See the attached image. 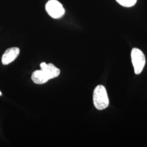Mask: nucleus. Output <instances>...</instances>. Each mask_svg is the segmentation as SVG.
I'll list each match as a JSON object with an SVG mask.
<instances>
[{
  "instance_id": "nucleus-8",
  "label": "nucleus",
  "mask_w": 147,
  "mask_h": 147,
  "mask_svg": "<svg viewBox=\"0 0 147 147\" xmlns=\"http://www.w3.org/2000/svg\"><path fill=\"white\" fill-rule=\"evenodd\" d=\"M2 95V93H1V92L0 91V96H1Z\"/></svg>"
},
{
  "instance_id": "nucleus-3",
  "label": "nucleus",
  "mask_w": 147,
  "mask_h": 147,
  "mask_svg": "<svg viewBox=\"0 0 147 147\" xmlns=\"http://www.w3.org/2000/svg\"><path fill=\"white\" fill-rule=\"evenodd\" d=\"M45 8L48 14L54 19L61 18L65 13L63 5L57 0L49 1L46 4Z\"/></svg>"
},
{
  "instance_id": "nucleus-7",
  "label": "nucleus",
  "mask_w": 147,
  "mask_h": 147,
  "mask_svg": "<svg viewBox=\"0 0 147 147\" xmlns=\"http://www.w3.org/2000/svg\"><path fill=\"white\" fill-rule=\"evenodd\" d=\"M121 5L125 7H130L135 5L137 0H116Z\"/></svg>"
},
{
  "instance_id": "nucleus-2",
  "label": "nucleus",
  "mask_w": 147,
  "mask_h": 147,
  "mask_svg": "<svg viewBox=\"0 0 147 147\" xmlns=\"http://www.w3.org/2000/svg\"><path fill=\"white\" fill-rule=\"evenodd\" d=\"M131 56L135 73L136 74H140L142 72L146 63L144 55L141 50L134 48L132 50Z\"/></svg>"
},
{
  "instance_id": "nucleus-5",
  "label": "nucleus",
  "mask_w": 147,
  "mask_h": 147,
  "mask_svg": "<svg viewBox=\"0 0 147 147\" xmlns=\"http://www.w3.org/2000/svg\"><path fill=\"white\" fill-rule=\"evenodd\" d=\"M40 67L41 69L47 74L50 80L58 77L60 74V70L52 63L47 64L42 62L40 63Z\"/></svg>"
},
{
  "instance_id": "nucleus-6",
  "label": "nucleus",
  "mask_w": 147,
  "mask_h": 147,
  "mask_svg": "<svg viewBox=\"0 0 147 147\" xmlns=\"http://www.w3.org/2000/svg\"><path fill=\"white\" fill-rule=\"evenodd\" d=\"M32 80L36 84H44L50 80L48 76L42 70H37L34 71L31 76Z\"/></svg>"
},
{
  "instance_id": "nucleus-4",
  "label": "nucleus",
  "mask_w": 147,
  "mask_h": 147,
  "mask_svg": "<svg viewBox=\"0 0 147 147\" xmlns=\"http://www.w3.org/2000/svg\"><path fill=\"white\" fill-rule=\"evenodd\" d=\"M20 53V49L18 47H13L8 49L2 57V63L3 65H7L14 61Z\"/></svg>"
},
{
  "instance_id": "nucleus-1",
  "label": "nucleus",
  "mask_w": 147,
  "mask_h": 147,
  "mask_svg": "<svg viewBox=\"0 0 147 147\" xmlns=\"http://www.w3.org/2000/svg\"><path fill=\"white\" fill-rule=\"evenodd\" d=\"M93 103L95 107L99 110H102L109 105V100L107 91L102 85H98L93 92Z\"/></svg>"
}]
</instances>
